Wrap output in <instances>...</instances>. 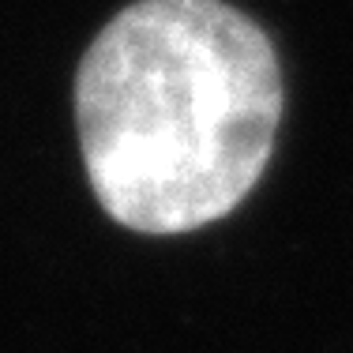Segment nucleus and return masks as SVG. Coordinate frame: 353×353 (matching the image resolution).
<instances>
[{"mask_svg": "<svg viewBox=\"0 0 353 353\" xmlns=\"http://www.w3.org/2000/svg\"><path fill=\"white\" fill-rule=\"evenodd\" d=\"M282 117L267 34L222 0H139L75 75L79 147L102 211L150 237L218 222L256 188Z\"/></svg>", "mask_w": 353, "mask_h": 353, "instance_id": "1", "label": "nucleus"}]
</instances>
